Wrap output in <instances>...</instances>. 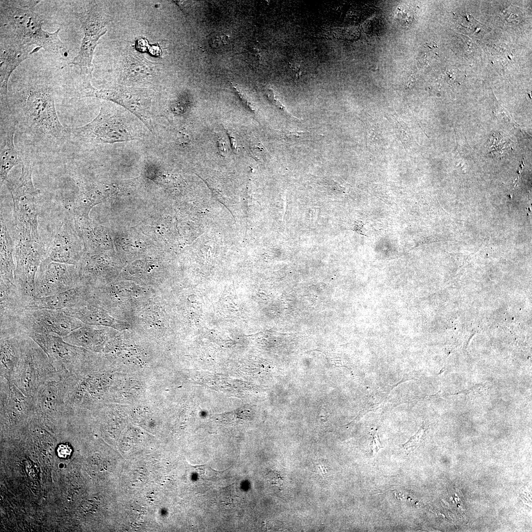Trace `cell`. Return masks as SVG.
<instances>
[{"label": "cell", "mask_w": 532, "mask_h": 532, "mask_svg": "<svg viewBox=\"0 0 532 532\" xmlns=\"http://www.w3.org/2000/svg\"><path fill=\"white\" fill-rule=\"evenodd\" d=\"M72 452L71 447L68 444H61L57 449V453L58 457L61 458L66 459L68 458Z\"/></svg>", "instance_id": "obj_25"}, {"label": "cell", "mask_w": 532, "mask_h": 532, "mask_svg": "<svg viewBox=\"0 0 532 532\" xmlns=\"http://www.w3.org/2000/svg\"><path fill=\"white\" fill-rule=\"evenodd\" d=\"M22 335L14 329H0V377L8 381L20 357Z\"/></svg>", "instance_id": "obj_17"}, {"label": "cell", "mask_w": 532, "mask_h": 532, "mask_svg": "<svg viewBox=\"0 0 532 532\" xmlns=\"http://www.w3.org/2000/svg\"><path fill=\"white\" fill-rule=\"evenodd\" d=\"M0 92L6 97L8 82L12 72L32 54V46L23 45L14 41L0 40Z\"/></svg>", "instance_id": "obj_15"}, {"label": "cell", "mask_w": 532, "mask_h": 532, "mask_svg": "<svg viewBox=\"0 0 532 532\" xmlns=\"http://www.w3.org/2000/svg\"><path fill=\"white\" fill-rule=\"evenodd\" d=\"M0 283L16 285L14 279L15 265L13 259L15 245L6 222L0 215Z\"/></svg>", "instance_id": "obj_18"}, {"label": "cell", "mask_w": 532, "mask_h": 532, "mask_svg": "<svg viewBox=\"0 0 532 532\" xmlns=\"http://www.w3.org/2000/svg\"><path fill=\"white\" fill-rule=\"evenodd\" d=\"M84 89L82 97L97 98L120 105L135 115L152 130V90L122 85L99 89L90 84L85 86Z\"/></svg>", "instance_id": "obj_7"}, {"label": "cell", "mask_w": 532, "mask_h": 532, "mask_svg": "<svg viewBox=\"0 0 532 532\" xmlns=\"http://www.w3.org/2000/svg\"><path fill=\"white\" fill-rule=\"evenodd\" d=\"M30 161H23L19 178L14 182L7 181V187L13 201V222L18 240L40 242L37 201L40 191L34 187Z\"/></svg>", "instance_id": "obj_2"}, {"label": "cell", "mask_w": 532, "mask_h": 532, "mask_svg": "<svg viewBox=\"0 0 532 532\" xmlns=\"http://www.w3.org/2000/svg\"><path fill=\"white\" fill-rule=\"evenodd\" d=\"M24 111L27 123L33 129L56 139L66 137V129L60 121L54 96L49 89L38 88L31 91Z\"/></svg>", "instance_id": "obj_9"}, {"label": "cell", "mask_w": 532, "mask_h": 532, "mask_svg": "<svg viewBox=\"0 0 532 532\" xmlns=\"http://www.w3.org/2000/svg\"><path fill=\"white\" fill-rule=\"evenodd\" d=\"M380 448L381 446L378 439V436L376 432H374L373 434L372 450L373 452H377Z\"/></svg>", "instance_id": "obj_26"}, {"label": "cell", "mask_w": 532, "mask_h": 532, "mask_svg": "<svg viewBox=\"0 0 532 532\" xmlns=\"http://www.w3.org/2000/svg\"><path fill=\"white\" fill-rule=\"evenodd\" d=\"M102 334L86 326H82L63 337L66 342L80 347L95 348L101 342Z\"/></svg>", "instance_id": "obj_20"}, {"label": "cell", "mask_w": 532, "mask_h": 532, "mask_svg": "<svg viewBox=\"0 0 532 532\" xmlns=\"http://www.w3.org/2000/svg\"><path fill=\"white\" fill-rule=\"evenodd\" d=\"M13 5L24 9L33 8L40 1L38 0H10Z\"/></svg>", "instance_id": "obj_24"}, {"label": "cell", "mask_w": 532, "mask_h": 532, "mask_svg": "<svg viewBox=\"0 0 532 532\" xmlns=\"http://www.w3.org/2000/svg\"><path fill=\"white\" fill-rule=\"evenodd\" d=\"M0 2V39L23 45H36L39 49L58 53L66 50L59 36L60 29L53 33L44 31V19L33 8L17 7L10 1Z\"/></svg>", "instance_id": "obj_1"}, {"label": "cell", "mask_w": 532, "mask_h": 532, "mask_svg": "<svg viewBox=\"0 0 532 532\" xmlns=\"http://www.w3.org/2000/svg\"><path fill=\"white\" fill-rule=\"evenodd\" d=\"M160 65L148 61L133 48H130L123 55L121 83L132 87L151 83L160 74Z\"/></svg>", "instance_id": "obj_13"}, {"label": "cell", "mask_w": 532, "mask_h": 532, "mask_svg": "<svg viewBox=\"0 0 532 532\" xmlns=\"http://www.w3.org/2000/svg\"><path fill=\"white\" fill-rule=\"evenodd\" d=\"M83 326L79 320L61 310L48 309H26L0 327L12 328L27 334L37 333L64 337Z\"/></svg>", "instance_id": "obj_4"}, {"label": "cell", "mask_w": 532, "mask_h": 532, "mask_svg": "<svg viewBox=\"0 0 532 532\" xmlns=\"http://www.w3.org/2000/svg\"><path fill=\"white\" fill-rule=\"evenodd\" d=\"M60 380L44 351L31 338L22 333L20 357L9 382L25 396L33 397L46 383Z\"/></svg>", "instance_id": "obj_3"}, {"label": "cell", "mask_w": 532, "mask_h": 532, "mask_svg": "<svg viewBox=\"0 0 532 532\" xmlns=\"http://www.w3.org/2000/svg\"><path fill=\"white\" fill-rule=\"evenodd\" d=\"M230 43V37L221 32L213 33L208 36L207 44L209 49L214 52L225 49Z\"/></svg>", "instance_id": "obj_21"}, {"label": "cell", "mask_w": 532, "mask_h": 532, "mask_svg": "<svg viewBox=\"0 0 532 532\" xmlns=\"http://www.w3.org/2000/svg\"><path fill=\"white\" fill-rule=\"evenodd\" d=\"M84 33L80 50L70 64L77 66L83 84H91L94 70L93 59L100 38L107 32L109 16L95 1L89 2L83 9L75 13Z\"/></svg>", "instance_id": "obj_5"}, {"label": "cell", "mask_w": 532, "mask_h": 532, "mask_svg": "<svg viewBox=\"0 0 532 532\" xmlns=\"http://www.w3.org/2000/svg\"><path fill=\"white\" fill-rule=\"evenodd\" d=\"M15 124L13 123L7 130L4 140L0 148V178L1 186L7 180L11 169L20 162L18 151L14 144Z\"/></svg>", "instance_id": "obj_19"}, {"label": "cell", "mask_w": 532, "mask_h": 532, "mask_svg": "<svg viewBox=\"0 0 532 532\" xmlns=\"http://www.w3.org/2000/svg\"><path fill=\"white\" fill-rule=\"evenodd\" d=\"M82 239L69 218L64 219L48 250L50 260L78 266L84 257Z\"/></svg>", "instance_id": "obj_12"}, {"label": "cell", "mask_w": 532, "mask_h": 532, "mask_svg": "<svg viewBox=\"0 0 532 532\" xmlns=\"http://www.w3.org/2000/svg\"><path fill=\"white\" fill-rule=\"evenodd\" d=\"M35 416L44 419H56L72 415L65 399V389L61 380L48 382L33 397Z\"/></svg>", "instance_id": "obj_14"}, {"label": "cell", "mask_w": 532, "mask_h": 532, "mask_svg": "<svg viewBox=\"0 0 532 532\" xmlns=\"http://www.w3.org/2000/svg\"><path fill=\"white\" fill-rule=\"evenodd\" d=\"M77 139L88 142L114 143L137 139L115 107L102 102L99 114L92 121L72 130Z\"/></svg>", "instance_id": "obj_6"}, {"label": "cell", "mask_w": 532, "mask_h": 532, "mask_svg": "<svg viewBox=\"0 0 532 532\" xmlns=\"http://www.w3.org/2000/svg\"><path fill=\"white\" fill-rule=\"evenodd\" d=\"M88 291L85 285L78 286L51 296L33 297L27 303V309H48L61 310L86 304Z\"/></svg>", "instance_id": "obj_16"}, {"label": "cell", "mask_w": 532, "mask_h": 532, "mask_svg": "<svg viewBox=\"0 0 532 532\" xmlns=\"http://www.w3.org/2000/svg\"><path fill=\"white\" fill-rule=\"evenodd\" d=\"M79 284L77 266L53 262L46 257L40 264L36 274L34 297L51 296Z\"/></svg>", "instance_id": "obj_11"}, {"label": "cell", "mask_w": 532, "mask_h": 532, "mask_svg": "<svg viewBox=\"0 0 532 532\" xmlns=\"http://www.w3.org/2000/svg\"><path fill=\"white\" fill-rule=\"evenodd\" d=\"M47 254L41 241L18 240L15 245V282L27 305L34 297L36 274Z\"/></svg>", "instance_id": "obj_10"}, {"label": "cell", "mask_w": 532, "mask_h": 532, "mask_svg": "<svg viewBox=\"0 0 532 532\" xmlns=\"http://www.w3.org/2000/svg\"><path fill=\"white\" fill-rule=\"evenodd\" d=\"M250 150L252 156L257 160H263L266 156V151L261 142L253 137L250 142Z\"/></svg>", "instance_id": "obj_22"}, {"label": "cell", "mask_w": 532, "mask_h": 532, "mask_svg": "<svg viewBox=\"0 0 532 532\" xmlns=\"http://www.w3.org/2000/svg\"><path fill=\"white\" fill-rule=\"evenodd\" d=\"M44 351L63 381L79 372L85 366L86 351L66 342L63 337L37 333L27 334Z\"/></svg>", "instance_id": "obj_8"}, {"label": "cell", "mask_w": 532, "mask_h": 532, "mask_svg": "<svg viewBox=\"0 0 532 532\" xmlns=\"http://www.w3.org/2000/svg\"><path fill=\"white\" fill-rule=\"evenodd\" d=\"M425 428L422 426L416 434L412 436L409 440L402 445V447L406 450L411 449L417 447L423 441L425 433Z\"/></svg>", "instance_id": "obj_23"}]
</instances>
